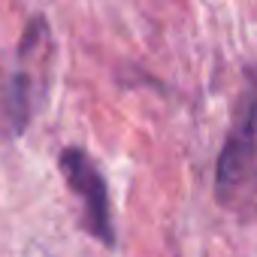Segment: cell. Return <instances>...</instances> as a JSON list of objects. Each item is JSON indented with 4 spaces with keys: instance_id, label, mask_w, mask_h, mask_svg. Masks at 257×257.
Listing matches in <instances>:
<instances>
[{
    "instance_id": "6da1fadb",
    "label": "cell",
    "mask_w": 257,
    "mask_h": 257,
    "mask_svg": "<svg viewBox=\"0 0 257 257\" xmlns=\"http://www.w3.org/2000/svg\"><path fill=\"white\" fill-rule=\"evenodd\" d=\"M257 188V88L248 91L245 109L230 131V140L218 158L215 194L224 206H236Z\"/></svg>"
},
{
    "instance_id": "7a4b0ae2",
    "label": "cell",
    "mask_w": 257,
    "mask_h": 257,
    "mask_svg": "<svg viewBox=\"0 0 257 257\" xmlns=\"http://www.w3.org/2000/svg\"><path fill=\"white\" fill-rule=\"evenodd\" d=\"M61 173L67 176V182L73 185V191L82 197L85 203V215H88V230L103 242V245H115V233H112V218H109V191L106 182L100 176V170L91 164V158L79 149H67L61 152Z\"/></svg>"
}]
</instances>
